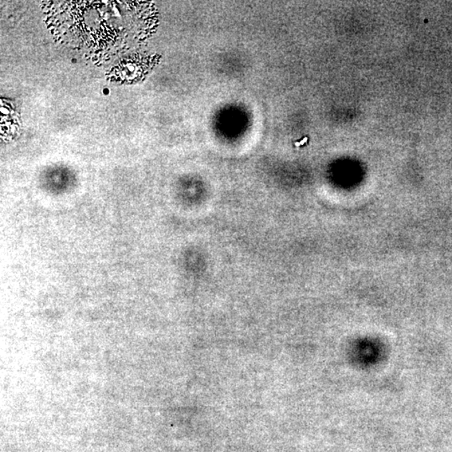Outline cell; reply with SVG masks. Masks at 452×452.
<instances>
[{
	"label": "cell",
	"instance_id": "cell-1",
	"mask_svg": "<svg viewBox=\"0 0 452 452\" xmlns=\"http://www.w3.org/2000/svg\"><path fill=\"white\" fill-rule=\"evenodd\" d=\"M102 92H104V95H108V94L110 93L109 89L104 88V90H102Z\"/></svg>",
	"mask_w": 452,
	"mask_h": 452
}]
</instances>
